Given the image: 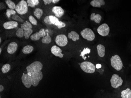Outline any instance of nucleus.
Listing matches in <instances>:
<instances>
[{
  "mask_svg": "<svg viewBox=\"0 0 131 98\" xmlns=\"http://www.w3.org/2000/svg\"><path fill=\"white\" fill-rule=\"evenodd\" d=\"M101 65L100 64H98L96 65V68L97 69H99V68H101Z\"/></svg>",
  "mask_w": 131,
  "mask_h": 98,
  "instance_id": "nucleus-38",
  "label": "nucleus"
},
{
  "mask_svg": "<svg viewBox=\"0 0 131 98\" xmlns=\"http://www.w3.org/2000/svg\"><path fill=\"white\" fill-rule=\"evenodd\" d=\"M111 65L116 70H121L123 67V63L121 58L118 55H115L110 59Z\"/></svg>",
  "mask_w": 131,
  "mask_h": 98,
  "instance_id": "nucleus-2",
  "label": "nucleus"
},
{
  "mask_svg": "<svg viewBox=\"0 0 131 98\" xmlns=\"http://www.w3.org/2000/svg\"><path fill=\"white\" fill-rule=\"evenodd\" d=\"M52 11L55 14L56 17L61 18L64 14V10L62 8L59 6H55L52 9Z\"/></svg>",
  "mask_w": 131,
  "mask_h": 98,
  "instance_id": "nucleus-10",
  "label": "nucleus"
},
{
  "mask_svg": "<svg viewBox=\"0 0 131 98\" xmlns=\"http://www.w3.org/2000/svg\"><path fill=\"white\" fill-rule=\"evenodd\" d=\"M21 28L24 29V30H28V29H31L32 28L31 24L27 21L24 22L23 24L21 25Z\"/></svg>",
  "mask_w": 131,
  "mask_h": 98,
  "instance_id": "nucleus-21",
  "label": "nucleus"
},
{
  "mask_svg": "<svg viewBox=\"0 0 131 98\" xmlns=\"http://www.w3.org/2000/svg\"><path fill=\"white\" fill-rule=\"evenodd\" d=\"M90 4L93 7L100 8L105 4V2L103 0H93L90 2Z\"/></svg>",
  "mask_w": 131,
  "mask_h": 98,
  "instance_id": "nucleus-14",
  "label": "nucleus"
},
{
  "mask_svg": "<svg viewBox=\"0 0 131 98\" xmlns=\"http://www.w3.org/2000/svg\"><path fill=\"white\" fill-rule=\"evenodd\" d=\"M16 12L15 10L9 9H7L6 10V15H7L8 18H9L11 15H13L16 14Z\"/></svg>",
  "mask_w": 131,
  "mask_h": 98,
  "instance_id": "nucleus-29",
  "label": "nucleus"
},
{
  "mask_svg": "<svg viewBox=\"0 0 131 98\" xmlns=\"http://www.w3.org/2000/svg\"><path fill=\"white\" fill-rule=\"evenodd\" d=\"M82 37L88 41H93L95 38V35L92 30L89 28H86L81 32Z\"/></svg>",
  "mask_w": 131,
  "mask_h": 98,
  "instance_id": "nucleus-5",
  "label": "nucleus"
},
{
  "mask_svg": "<svg viewBox=\"0 0 131 98\" xmlns=\"http://www.w3.org/2000/svg\"><path fill=\"white\" fill-rule=\"evenodd\" d=\"M46 35L44 29H41L39 32H36L30 36V39L34 41L39 40L41 37H45Z\"/></svg>",
  "mask_w": 131,
  "mask_h": 98,
  "instance_id": "nucleus-9",
  "label": "nucleus"
},
{
  "mask_svg": "<svg viewBox=\"0 0 131 98\" xmlns=\"http://www.w3.org/2000/svg\"><path fill=\"white\" fill-rule=\"evenodd\" d=\"M80 67L82 70L88 73H93L96 69V67L93 63L88 61L82 62Z\"/></svg>",
  "mask_w": 131,
  "mask_h": 98,
  "instance_id": "nucleus-4",
  "label": "nucleus"
},
{
  "mask_svg": "<svg viewBox=\"0 0 131 98\" xmlns=\"http://www.w3.org/2000/svg\"><path fill=\"white\" fill-rule=\"evenodd\" d=\"M91 50L88 48H85L84 49L83 51L81 53V56L82 57V58L84 60L86 59V57H84V56L86 54H88L90 53Z\"/></svg>",
  "mask_w": 131,
  "mask_h": 98,
  "instance_id": "nucleus-28",
  "label": "nucleus"
},
{
  "mask_svg": "<svg viewBox=\"0 0 131 98\" xmlns=\"http://www.w3.org/2000/svg\"><path fill=\"white\" fill-rule=\"evenodd\" d=\"M42 68V64L39 61H35L26 67L27 74L30 77L34 86H37L43 78V74L41 71Z\"/></svg>",
  "mask_w": 131,
  "mask_h": 98,
  "instance_id": "nucleus-1",
  "label": "nucleus"
},
{
  "mask_svg": "<svg viewBox=\"0 0 131 98\" xmlns=\"http://www.w3.org/2000/svg\"><path fill=\"white\" fill-rule=\"evenodd\" d=\"M4 90V88L3 86L1 85H0V92H2Z\"/></svg>",
  "mask_w": 131,
  "mask_h": 98,
  "instance_id": "nucleus-37",
  "label": "nucleus"
},
{
  "mask_svg": "<svg viewBox=\"0 0 131 98\" xmlns=\"http://www.w3.org/2000/svg\"><path fill=\"white\" fill-rule=\"evenodd\" d=\"M16 35L19 38H22L24 36V30L21 28H20L16 31Z\"/></svg>",
  "mask_w": 131,
  "mask_h": 98,
  "instance_id": "nucleus-27",
  "label": "nucleus"
},
{
  "mask_svg": "<svg viewBox=\"0 0 131 98\" xmlns=\"http://www.w3.org/2000/svg\"><path fill=\"white\" fill-rule=\"evenodd\" d=\"M33 31L32 29H28L24 30V36L25 39H28L31 36V34L33 33Z\"/></svg>",
  "mask_w": 131,
  "mask_h": 98,
  "instance_id": "nucleus-26",
  "label": "nucleus"
},
{
  "mask_svg": "<svg viewBox=\"0 0 131 98\" xmlns=\"http://www.w3.org/2000/svg\"><path fill=\"white\" fill-rule=\"evenodd\" d=\"M1 43V38H0V43Z\"/></svg>",
  "mask_w": 131,
  "mask_h": 98,
  "instance_id": "nucleus-41",
  "label": "nucleus"
},
{
  "mask_svg": "<svg viewBox=\"0 0 131 98\" xmlns=\"http://www.w3.org/2000/svg\"><path fill=\"white\" fill-rule=\"evenodd\" d=\"M43 1H44L45 5L50 4L51 3H52V0H44Z\"/></svg>",
  "mask_w": 131,
  "mask_h": 98,
  "instance_id": "nucleus-35",
  "label": "nucleus"
},
{
  "mask_svg": "<svg viewBox=\"0 0 131 98\" xmlns=\"http://www.w3.org/2000/svg\"><path fill=\"white\" fill-rule=\"evenodd\" d=\"M97 32L101 36L105 37L109 34V26L106 23L103 24L99 26L97 28Z\"/></svg>",
  "mask_w": 131,
  "mask_h": 98,
  "instance_id": "nucleus-8",
  "label": "nucleus"
},
{
  "mask_svg": "<svg viewBox=\"0 0 131 98\" xmlns=\"http://www.w3.org/2000/svg\"><path fill=\"white\" fill-rule=\"evenodd\" d=\"M55 41L57 45L64 47L67 45L68 40L67 37L65 35L60 34L57 36Z\"/></svg>",
  "mask_w": 131,
  "mask_h": 98,
  "instance_id": "nucleus-7",
  "label": "nucleus"
},
{
  "mask_svg": "<svg viewBox=\"0 0 131 98\" xmlns=\"http://www.w3.org/2000/svg\"><path fill=\"white\" fill-rule=\"evenodd\" d=\"M34 48L31 45H27L23 48L22 51L25 54L30 53L34 50Z\"/></svg>",
  "mask_w": 131,
  "mask_h": 98,
  "instance_id": "nucleus-19",
  "label": "nucleus"
},
{
  "mask_svg": "<svg viewBox=\"0 0 131 98\" xmlns=\"http://www.w3.org/2000/svg\"><path fill=\"white\" fill-rule=\"evenodd\" d=\"M29 22L31 24H33L34 25H37V22L36 19L33 17L32 15H30L29 17Z\"/></svg>",
  "mask_w": 131,
  "mask_h": 98,
  "instance_id": "nucleus-30",
  "label": "nucleus"
},
{
  "mask_svg": "<svg viewBox=\"0 0 131 98\" xmlns=\"http://www.w3.org/2000/svg\"><path fill=\"white\" fill-rule=\"evenodd\" d=\"M41 41L44 44H50V43L51 42V39L50 36L48 35V34H47V35L45 36V37L42 38Z\"/></svg>",
  "mask_w": 131,
  "mask_h": 98,
  "instance_id": "nucleus-24",
  "label": "nucleus"
},
{
  "mask_svg": "<svg viewBox=\"0 0 131 98\" xmlns=\"http://www.w3.org/2000/svg\"><path fill=\"white\" fill-rule=\"evenodd\" d=\"M56 26H57L58 28L61 29L65 27L66 26V24L65 23H63L62 21H59L58 24H57Z\"/></svg>",
  "mask_w": 131,
  "mask_h": 98,
  "instance_id": "nucleus-32",
  "label": "nucleus"
},
{
  "mask_svg": "<svg viewBox=\"0 0 131 98\" xmlns=\"http://www.w3.org/2000/svg\"><path fill=\"white\" fill-rule=\"evenodd\" d=\"M49 17H50V20L52 24H54L56 26L57 24L59 21V19L57 17H55L53 15H50L49 16Z\"/></svg>",
  "mask_w": 131,
  "mask_h": 98,
  "instance_id": "nucleus-25",
  "label": "nucleus"
},
{
  "mask_svg": "<svg viewBox=\"0 0 131 98\" xmlns=\"http://www.w3.org/2000/svg\"><path fill=\"white\" fill-rule=\"evenodd\" d=\"M51 51L56 56L60 58H62L63 57V54L62 53V51L60 48L57 46L55 45L52 46L51 48Z\"/></svg>",
  "mask_w": 131,
  "mask_h": 98,
  "instance_id": "nucleus-11",
  "label": "nucleus"
},
{
  "mask_svg": "<svg viewBox=\"0 0 131 98\" xmlns=\"http://www.w3.org/2000/svg\"><path fill=\"white\" fill-rule=\"evenodd\" d=\"M98 54L100 57H103L105 56V48L103 45H98L97 46Z\"/></svg>",
  "mask_w": 131,
  "mask_h": 98,
  "instance_id": "nucleus-15",
  "label": "nucleus"
},
{
  "mask_svg": "<svg viewBox=\"0 0 131 98\" xmlns=\"http://www.w3.org/2000/svg\"><path fill=\"white\" fill-rule=\"evenodd\" d=\"M15 10L20 15H25L28 12V6L27 2L24 0L20 1L16 5Z\"/></svg>",
  "mask_w": 131,
  "mask_h": 98,
  "instance_id": "nucleus-3",
  "label": "nucleus"
},
{
  "mask_svg": "<svg viewBox=\"0 0 131 98\" xmlns=\"http://www.w3.org/2000/svg\"><path fill=\"white\" fill-rule=\"evenodd\" d=\"M12 19L14 20H15V21H19V22H20V23H24V20L23 19H21L19 16H18L17 15L15 14L12 15Z\"/></svg>",
  "mask_w": 131,
  "mask_h": 98,
  "instance_id": "nucleus-31",
  "label": "nucleus"
},
{
  "mask_svg": "<svg viewBox=\"0 0 131 98\" xmlns=\"http://www.w3.org/2000/svg\"><path fill=\"white\" fill-rule=\"evenodd\" d=\"M1 5H0V8H1V10H2V9H5L6 8V6H5V4L3 3H0Z\"/></svg>",
  "mask_w": 131,
  "mask_h": 98,
  "instance_id": "nucleus-36",
  "label": "nucleus"
},
{
  "mask_svg": "<svg viewBox=\"0 0 131 98\" xmlns=\"http://www.w3.org/2000/svg\"><path fill=\"white\" fill-rule=\"evenodd\" d=\"M121 94L122 98H131V90L129 88L122 91Z\"/></svg>",
  "mask_w": 131,
  "mask_h": 98,
  "instance_id": "nucleus-17",
  "label": "nucleus"
},
{
  "mask_svg": "<svg viewBox=\"0 0 131 98\" xmlns=\"http://www.w3.org/2000/svg\"><path fill=\"white\" fill-rule=\"evenodd\" d=\"M1 52H2V49L1 48H0V54H1Z\"/></svg>",
  "mask_w": 131,
  "mask_h": 98,
  "instance_id": "nucleus-40",
  "label": "nucleus"
},
{
  "mask_svg": "<svg viewBox=\"0 0 131 98\" xmlns=\"http://www.w3.org/2000/svg\"><path fill=\"white\" fill-rule=\"evenodd\" d=\"M43 12L42 9L39 8H37L35 9V10L34 12L35 16L38 19H40V18L43 14Z\"/></svg>",
  "mask_w": 131,
  "mask_h": 98,
  "instance_id": "nucleus-20",
  "label": "nucleus"
},
{
  "mask_svg": "<svg viewBox=\"0 0 131 98\" xmlns=\"http://www.w3.org/2000/svg\"><path fill=\"white\" fill-rule=\"evenodd\" d=\"M5 1L10 9H13V10L15 9L16 5L14 2L12 1L11 0H6Z\"/></svg>",
  "mask_w": 131,
  "mask_h": 98,
  "instance_id": "nucleus-23",
  "label": "nucleus"
},
{
  "mask_svg": "<svg viewBox=\"0 0 131 98\" xmlns=\"http://www.w3.org/2000/svg\"><path fill=\"white\" fill-rule=\"evenodd\" d=\"M44 22L46 24H49V25H51V24H52L51 22L49 16H46V17L45 19H44Z\"/></svg>",
  "mask_w": 131,
  "mask_h": 98,
  "instance_id": "nucleus-34",
  "label": "nucleus"
},
{
  "mask_svg": "<svg viewBox=\"0 0 131 98\" xmlns=\"http://www.w3.org/2000/svg\"><path fill=\"white\" fill-rule=\"evenodd\" d=\"M18 23L15 21H7L3 24V27L6 29H11L17 27Z\"/></svg>",
  "mask_w": 131,
  "mask_h": 98,
  "instance_id": "nucleus-12",
  "label": "nucleus"
},
{
  "mask_svg": "<svg viewBox=\"0 0 131 98\" xmlns=\"http://www.w3.org/2000/svg\"><path fill=\"white\" fill-rule=\"evenodd\" d=\"M102 17L99 14H95V13H92L90 16L91 20L95 21L96 23H99Z\"/></svg>",
  "mask_w": 131,
  "mask_h": 98,
  "instance_id": "nucleus-18",
  "label": "nucleus"
},
{
  "mask_svg": "<svg viewBox=\"0 0 131 98\" xmlns=\"http://www.w3.org/2000/svg\"><path fill=\"white\" fill-rule=\"evenodd\" d=\"M111 86L115 89H117L123 84V80L117 74L113 75L110 80Z\"/></svg>",
  "mask_w": 131,
  "mask_h": 98,
  "instance_id": "nucleus-6",
  "label": "nucleus"
},
{
  "mask_svg": "<svg viewBox=\"0 0 131 98\" xmlns=\"http://www.w3.org/2000/svg\"><path fill=\"white\" fill-rule=\"evenodd\" d=\"M26 2H27L28 7L30 6L31 8H34L35 7V6L34 3V0H27Z\"/></svg>",
  "mask_w": 131,
  "mask_h": 98,
  "instance_id": "nucleus-33",
  "label": "nucleus"
},
{
  "mask_svg": "<svg viewBox=\"0 0 131 98\" xmlns=\"http://www.w3.org/2000/svg\"><path fill=\"white\" fill-rule=\"evenodd\" d=\"M18 48V45L15 42H12L9 44L7 48V52L10 54L14 53Z\"/></svg>",
  "mask_w": 131,
  "mask_h": 98,
  "instance_id": "nucleus-13",
  "label": "nucleus"
},
{
  "mask_svg": "<svg viewBox=\"0 0 131 98\" xmlns=\"http://www.w3.org/2000/svg\"><path fill=\"white\" fill-rule=\"evenodd\" d=\"M59 1H59V0H52V3H53L56 4L59 2Z\"/></svg>",
  "mask_w": 131,
  "mask_h": 98,
  "instance_id": "nucleus-39",
  "label": "nucleus"
},
{
  "mask_svg": "<svg viewBox=\"0 0 131 98\" xmlns=\"http://www.w3.org/2000/svg\"><path fill=\"white\" fill-rule=\"evenodd\" d=\"M68 37L70 39L72 40L73 41H76L79 39V35L75 31H71L68 34Z\"/></svg>",
  "mask_w": 131,
  "mask_h": 98,
  "instance_id": "nucleus-16",
  "label": "nucleus"
},
{
  "mask_svg": "<svg viewBox=\"0 0 131 98\" xmlns=\"http://www.w3.org/2000/svg\"><path fill=\"white\" fill-rule=\"evenodd\" d=\"M11 69V66L9 64H6L4 65L2 67L1 71L3 73H6L8 72Z\"/></svg>",
  "mask_w": 131,
  "mask_h": 98,
  "instance_id": "nucleus-22",
  "label": "nucleus"
}]
</instances>
